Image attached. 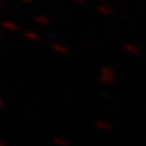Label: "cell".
I'll return each instance as SVG.
<instances>
[{
    "label": "cell",
    "mask_w": 146,
    "mask_h": 146,
    "mask_svg": "<svg viewBox=\"0 0 146 146\" xmlns=\"http://www.w3.org/2000/svg\"><path fill=\"white\" fill-rule=\"evenodd\" d=\"M52 141L56 146H68V141L66 139L61 138V136H55Z\"/></svg>",
    "instance_id": "obj_1"
},
{
    "label": "cell",
    "mask_w": 146,
    "mask_h": 146,
    "mask_svg": "<svg viewBox=\"0 0 146 146\" xmlns=\"http://www.w3.org/2000/svg\"><path fill=\"white\" fill-rule=\"evenodd\" d=\"M96 127L99 128V129H101V130H107V129H110V125L107 124V123H105V122H102V121H98L96 123Z\"/></svg>",
    "instance_id": "obj_2"
},
{
    "label": "cell",
    "mask_w": 146,
    "mask_h": 146,
    "mask_svg": "<svg viewBox=\"0 0 146 146\" xmlns=\"http://www.w3.org/2000/svg\"><path fill=\"white\" fill-rule=\"evenodd\" d=\"M0 146H7V145H6V143H5V141L0 139Z\"/></svg>",
    "instance_id": "obj_3"
},
{
    "label": "cell",
    "mask_w": 146,
    "mask_h": 146,
    "mask_svg": "<svg viewBox=\"0 0 146 146\" xmlns=\"http://www.w3.org/2000/svg\"><path fill=\"white\" fill-rule=\"evenodd\" d=\"M1 106H3V102H1V101H0V107H1Z\"/></svg>",
    "instance_id": "obj_4"
}]
</instances>
